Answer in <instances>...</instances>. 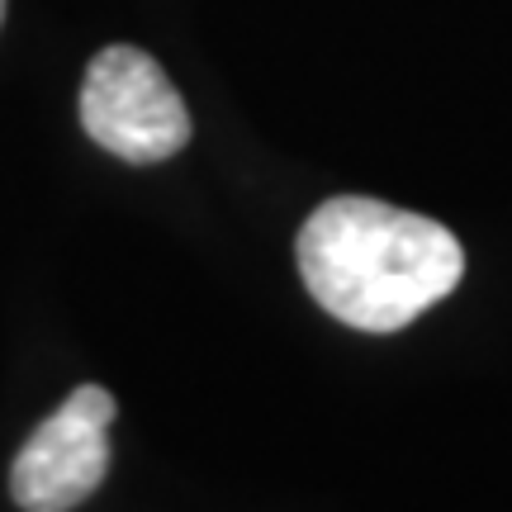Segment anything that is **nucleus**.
Here are the masks:
<instances>
[{
  "label": "nucleus",
  "instance_id": "nucleus-3",
  "mask_svg": "<svg viewBox=\"0 0 512 512\" xmlns=\"http://www.w3.org/2000/svg\"><path fill=\"white\" fill-rule=\"evenodd\" d=\"M114 394L100 384L72 389L48 422L19 446L10 465V494L24 512H72L110 475Z\"/></svg>",
  "mask_w": 512,
  "mask_h": 512
},
{
  "label": "nucleus",
  "instance_id": "nucleus-1",
  "mask_svg": "<svg viewBox=\"0 0 512 512\" xmlns=\"http://www.w3.org/2000/svg\"><path fill=\"white\" fill-rule=\"evenodd\" d=\"M294 256L313 299L361 332L408 328L465 280V247L446 223L366 195L318 204Z\"/></svg>",
  "mask_w": 512,
  "mask_h": 512
},
{
  "label": "nucleus",
  "instance_id": "nucleus-2",
  "mask_svg": "<svg viewBox=\"0 0 512 512\" xmlns=\"http://www.w3.org/2000/svg\"><path fill=\"white\" fill-rule=\"evenodd\" d=\"M81 124L119 162L152 166L190 143V110L157 57L143 48H100L81 81Z\"/></svg>",
  "mask_w": 512,
  "mask_h": 512
},
{
  "label": "nucleus",
  "instance_id": "nucleus-4",
  "mask_svg": "<svg viewBox=\"0 0 512 512\" xmlns=\"http://www.w3.org/2000/svg\"><path fill=\"white\" fill-rule=\"evenodd\" d=\"M0 24H5V0H0Z\"/></svg>",
  "mask_w": 512,
  "mask_h": 512
}]
</instances>
